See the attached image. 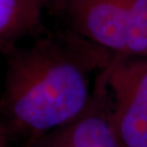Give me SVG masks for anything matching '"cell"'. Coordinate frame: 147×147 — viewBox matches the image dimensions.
Wrapping results in <instances>:
<instances>
[{
	"instance_id": "obj_1",
	"label": "cell",
	"mask_w": 147,
	"mask_h": 147,
	"mask_svg": "<svg viewBox=\"0 0 147 147\" xmlns=\"http://www.w3.org/2000/svg\"><path fill=\"white\" fill-rule=\"evenodd\" d=\"M5 56L0 122L11 141L25 146L84 109L113 55L68 31L42 32Z\"/></svg>"
},
{
	"instance_id": "obj_2",
	"label": "cell",
	"mask_w": 147,
	"mask_h": 147,
	"mask_svg": "<svg viewBox=\"0 0 147 147\" xmlns=\"http://www.w3.org/2000/svg\"><path fill=\"white\" fill-rule=\"evenodd\" d=\"M105 72L121 146L147 147V57L112 56Z\"/></svg>"
},
{
	"instance_id": "obj_3",
	"label": "cell",
	"mask_w": 147,
	"mask_h": 147,
	"mask_svg": "<svg viewBox=\"0 0 147 147\" xmlns=\"http://www.w3.org/2000/svg\"><path fill=\"white\" fill-rule=\"evenodd\" d=\"M70 31L113 56H126L132 0H64Z\"/></svg>"
},
{
	"instance_id": "obj_4",
	"label": "cell",
	"mask_w": 147,
	"mask_h": 147,
	"mask_svg": "<svg viewBox=\"0 0 147 147\" xmlns=\"http://www.w3.org/2000/svg\"><path fill=\"white\" fill-rule=\"evenodd\" d=\"M106 68L97 75L88 104L78 116L23 147H122L111 118Z\"/></svg>"
},
{
	"instance_id": "obj_5",
	"label": "cell",
	"mask_w": 147,
	"mask_h": 147,
	"mask_svg": "<svg viewBox=\"0 0 147 147\" xmlns=\"http://www.w3.org/2000/svg\"><path fill=\"white\" fill-rule=\"evenodd\" d=\"M46 0H0V53H8L27 37L44 31Z\"/></svg>"
},
{
	"instance_id": "obj_6",
	"label": "cell",
	"mask_w": 147,
	"mask_h": 147,
	"mask_svg": "<svg viewBox=\"0 0 147 147\" xmlns=\"http://www.w3.org/2000/svg\"><path fill=\"white\" fill-rule=\"evenodd\" d=\"M11 138L0 122V147H11Z\"/></svg>"
},
{
	"instance_id": "obj_7",
	"label": "cell",
	"mask_w": 147,
	"mask_h": 147,
	"mask_svg": "<svg viewBox=\"0 0 147 147\" xmlns=\"http://www.w3.org/2000/svg\"><path fill=\"white\" fill-rule=\"evenodd\" d=\"M46 1H47V3H49V2L51 1V0H46ZM55 1H59V2H60V5H61V3H62L64 0H55Z\"/></svg>"
}]
</instances>
